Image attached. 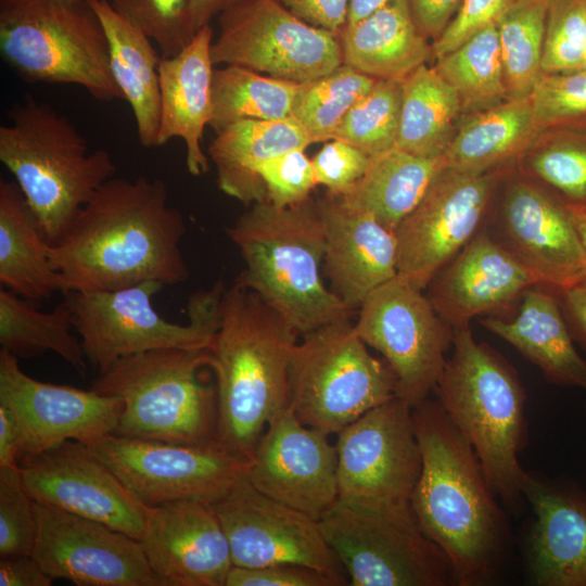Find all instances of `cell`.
<instances>
[{"label":"cell","instance_id":"cell-53","mask_svg":"<svg viewBox=\"0 0 586 586\" xmlns=\"http://www.w3.org/2000/svg\"><path fill=\"white\" fill-rule=\"evenodd\" d=\"M418 29L436 40L456 16L463 0H407Z\"/></svg>","mask_w":586,"mask_h":586},{"label":"cell","instance_id":"cell-8","mask_svg":"<svg viewBox=\"0 0 586 586\" xmlns=\"http://www.w3.org/2000/svg\"><path fill=\"white\" fill-rule=\"evenodd\" d=\"M0 53L27 84L77 85L97 101L125 100L88 0H0Z\"/></svg>","mask_w":586,"mask_h":586},{"label":"cell","instance_id":"cell-38","mask_svg":"<svg viewBox=\"0 0 586 586\" xmlns=\"http://www.w3.org/2000/svg\"><path fill=\"white\" fill-rule=\"evenodd\" d=\"M434 68L456 92L464 115L507 100L496 23L436 59Z\"/></svg>","mask_w":586,"mask_h":586},{"label":"cell","instance_id":"cell-22","mask_svg":"<svg viewBox=\"0 0 586 586\" xmlns=\"http://www.w3.org/2000/svg\"><path fill=\"white\" fill-rule=\"evenodd\" d=\"M494 234L539 281L557 290L586 278V257L566 204L524 178L508 182Z\"/></svg>","mask_w":586,"mask_h":586},{"label":"cell","instance_id":"cell-46","mask_svg":"<svg viewBox=\"0 0 586 586\" xmlns=\"http://www.w3.org/2000/svg\"><path fill=\"white\" fill-rule=\"evenodd\" d=\"M530 98L543 130L586 122V69L543 73Z\"/></svg>","mask_w":586,"mask_h":586},{"label":"cell","instance_id":"cell-3","mask_svg":"<svg viewBox=\"0 0 586 586\" xmlns=\"http://www.w3.org/2000/svg\"><path fill=\"white\" fill-rule=\"evenodd\" d=\"M300 334L254 292L225 289L211 347L218 442L252 458L269 421L290 406V365Z\"/></svg>","mask_w":586,"mask_h":586},{"label":"cell","instance_id":"cell-13","mask_svg":"<svg viewBox=\"0 0 586 586\" xmlns=\"http://www.w3.org/2000/svg\"><path fill=\"white\" fill-rule=\"evenodd\" d=\"M214 65H238L304 82L342 64L340 37L313 26L279 0H240L219 15Z\"/></svg>","mask_w":586,"mask_h":586},{"label":"cell","instance_id":"cell-14","mask_svg":"<svg viewBox=\"0 0 586 586\" xmlns=\"http://www.w3.org/2000/svg\"><path fill=\"white\" fill-rule=\"evenodd\" d=\"M336 435L340 500L374 509L410 506L422 455L407 402L394 396Z\"/></svg>","mask_w":586,"mask_h":586},{"label":"cell","instance_id":"cell-52","mask_svg":"<svg viewBox=\"0 0 586 586\" xmlns=\"http://www.w3.org/2000/svg\"><path fill=\"white\" fill-rule=\"evenodd\" d=\"M552 291L571 336L586 358V278Z\"/></svg>","mask_w":586,"mask_h":586},{"label":"cell","instance_id":"cell-45","mask_svg":"<svg viewBox=\"0 0 586 586\" xmlns=\"http://www.w3.org/2000/svg\"><path fill=\"white\" fill-rule=\"evenodd\" d=\"M36 536L35 500L20 464L0 467V558L31 556Z\"/></svg>","mask_w":586,"mask_h":586},{"label":"cell","instance_id":"cell-33","mask_svg":"<svg viewBox=\"0 0 586 586\" xmlns=\"http://www.w3.org/2000/svg\"><path fill=\"white\" fill-rule=\"evenodd\" d=\"M542 131L530 97L466 114L445 152L446 167L474 174L499 168L525 152Z\"/></svg>","mask_w":586,"mask_h":586},{"label":"cell","instance_id":"cell-41","mask_svg":"<svg viewBox=\"0 0 586 586\" xmlns=\"http://www.w3.org/2000/svg\"><path fill=\"white\" fill-rule=\"evenodd\" d=\"M403 79H378L347 112L332 139L345 141L370 157L394 149L400 123Z\"/></svg>","mask_w":586,"mask_h":586},{"label":"cell","instance_id":"cell-4","mask_svg":"<svg viewBox=\"0 0 586 586\" xmlns=\"http://www.w3.org/2000/svg\"><path fill=\"white\" fill-rule=\"evenodd\" d=\"M244 268L234 283L257 294L303 335L352 318L322 280L324 228L317 199L254 203L228 228Z\"/></svg>","mask_w":586,"mask_h":586},{"label":"cell","instance_id":"cell-18","mask_svg":"<svg viewBox=\"0 0 586 586\" xmlns=\"http://www.w3.org/2000/svg\"><path fill=\"white\" fill-rule=\"evenodd\" d=\"M211 507L226 533L233 565L302 564L344 577L319 522L266 496L247 477Z\"/></svg>","mask_w":586,"mask_h":586},{"label":"cell","instance_id":"cell-2","mask_svg":"<svg viewBox=\"0 0 586 586\" xmlns=\"http://www.w3.org/2000/svg\"><path fill=\"white\" fill-rule=\"evenodd\" d=\"M422 469L410 506L447 557L453 583L484 586L497 576L510 532L473 447L436 399L412 408Z\"/></svg>","mask_w":586,"mask_h":586},{"label":"cell","instance_id":"cell-42","mask_svg":"<svg viewBox=\"0 0 586 586\" xmlns=\"http://www.w3.org/2000/svg\"><path fill=\"white\" fill-rule=\"evenodd\" d=\"M533 151L526 170L566 204L586 205V135L565 133Z\"/></svg>","mask_w":586,"mask_h":586},{"label":"cell","instance_id":"cell-6","mask_svg":"<svg viewBox=\"0 0 586 586\" xmlns=\"http://www.w3.org/2000/svg\"><path fill=\"white\" fill-rule=\"evenodd\" d=\"M0 126V161L14 176L40 231L54 245L80 209L116 173L111 153L89 151L76 126L50 104L26 94Z\"/></svg>","mask_w":586,"mask_h":586},{"label":"cell","instance_id":"cell-1","mask_svg":"<svg viewBox=\"0 0 586 586\" xmlns=\"http://www.w3.org/2000/svg\"><path fill=\"white\" fill-rule=\"evenodd\" d=\"M182 215L168 204L161 179L111 178L80 209L67 233L50 245L62 293L112 291L189 277L180 243Z\"/></svg>","mask_w":586,"mask_h":586},{"label":"cell","instance_id":"cell-43","mask_svg":"<svg viewBox=\"0 0 586 586\" xmlns=\"http://www.w3.org/2000/svg\"><path fill=\"white\" fill-rule=\"evenodd\" d=\"M586 0H547L543 73L585 68Z\"/></svg>","mask_w":586,"mask_h":586},{"label":"cell","instance_id":"cell-37","mask_svg":"<svg viewBox=\"0 0 586 586\" xmlns=\"http://www.w3.org/2000/svg\"><path fill=\"white\" fill-rule=\"evenodd\" d=\"M298 85L238 65L214 68L208 126L216 133L243 119L290 117Z\"/></svg>","mask_w":586,"mask_h":586},{"label":"cell","instance_id":"cell-12","mask_svg":"<svg viewBox=\"0 0 586 586\" xmlns=\"http://www.w3.org/2000/svg\"><path fill=\"white\" fill-rule=\"evenodd\" d=\"M355 329L382 355L396 379V396L412 408L434 391L453 347L455 330L434 310L423 290L397 273L358 308Z\"/></svg>","mask_w":586,"mask_h":586},{"label":"cell","instance_id":"cell-48","mask_svg":"<svg viewBox=\"0 0 586 586\" xmlns=\"http://www.w3.org/2000/svg\"><path fill=\"white\" fill-rule=\"evenodd\" d=\"M318 184L332 194H343L367 171L370 156L358 148L339 140L327 141L311 160Z\"/></svg>","mask_w":586,"mask_h":586},{"label":"cell","instance_id":"cell-9","mask_svg":"<svg viewBox=\"0 0 586 586\" xmlns=\"http://www.w3.org/2000/svg\"><path fill=\"white\" fill-rule=\"evenodd\" d=\"M165 285L146 281L112 291L65 294L75 333L99 373L135 354L161 349H211L219 323L220 300L226 289L218 280L188 302L187 324L174 323L153 307L152 298Z\"/></svg>","mask_w":586,"mask_h":586},{"label":"cell","instance_id":"cell-16","mask_svg":"<svg viewBox=\"0 0 586 586\" xmlns=\"http://www.w3.org/2000/svg\"><path fill=\"white\" fill-rule=\"evenodd\" d=\"M502 177L498 168L481 174L443 169L394 231L398 273L424 291L483 229Z\"/></svg>","mask_w":586,"mask_h":586},{"label":"cell","instance_id":"cell-27","mask_svg":"<svg viewBox=\"0 0 586 586\" xmlns=\"http://www.w3.org/2000/svg\"><path fill=\"white\" fill-rule=\"evenodd\" d=\"M213 29L200 28L191 41L174 56L158 63L161 118L157 146L173 138L186 145V166L193 176L209 169L201 141L212 113L211 89L214 63L211 55Z\"/></svg>","mask_w":586,"mask_h":586},{"label":"cell","instance_id":"cell-35","mask_svg":"<svg viewBox=\"0 0 586 586\" xmlns=\"http://www.w3.org/2000/svg\"><path fill=\"white\" fill-rule=\"evenodd\" d=\"M461 114L456 92L434 66H419L403 79L402 113L395 148L425 157L445 155Z\"/></svg>","mask_w":586,"mask_h":586},{"label":"cell","instance_id":"cell-7","mask_svg":"<svg viewBox=\"0 0 586 586\" xmlns=\"http://www.w3.org/2000/svg\"><path fill=\"white\" fill-rule=\"evenodd\" d=\"M211 349L161 348L115 361L93 380L123 407L114 434L187 445L218 442L216 383L204 377Z\"/></svg>","mask_w":586,"mask_h":586},{"label":"cell","instance_id":"cell-19","mask_svg":"<svg viewBox=\"0 0 586 586\" xmlns=\"http://www.w3.org/2000/svg\"><path fill=\"white\" fill-rule=\"evenodd\" d=\"M33 557L55 578L78 586H162L140 540L103 523L35 501Z\"/></svg>","mask_w":586,"mask_h":586},{"label":"cell","instance_id":"cell-44","mask_svg":"<svg viewBox=\"0 0 586 586\" xmlns=\"http://www.w3.org/2000/svg\"><path fill=\"white\" fill-rule=\"evenodd\" d=\"M113 8L154 41L162 56L179 53L196 34L188 0H111Z\"/></svg>","mask_w":586,"mask_h":586},{"label":"cell","instance_id":"cell-54","mask_svg":"<svg viewBox=\"0 0 586 586\" xmlns=\"http://www.w3.org/2000/svg\"><path fill=\"white\" fill-rule=\"evenodd\" d=\"M52 581L33 556L0 558V586H50Z\"/></svg>","mask_w":586,"mask_h":586},{"label":"cell","instance_id":"cell-30","mask_svg":"<svg viewBox=\"0 0 586 586\" xmlns=\"http://www.w3.org/2000/svg\"><path fill=\"white\" fill-rule=\"evenodd\" d=\"M342 63L377 79H403L432 56L407 0H394L340 35Z\"/></svg>","mask_w":586,"mask_h":586},{"label":"cell","instance_id":"cell-11","mask_svg":"<svg viewBox=\"0 0 586 586\" xmlns=\"http://www.w3.org/2000/svg\"><path fill=\"white\" fill-rule=\"evenodd\" d=\"M318 522L353 586L454 585L447 557L411 506L374 509L339 499Z\"/></svg>","mask_w":586,"mask_h":586},{"label":"cell","instance_id":"cell-60","mask_svg":"<svg viewBox=\"0 0 586 586\" xmlns=\"http://www.w3.org/2000/svg\"><path fill=\"white\" fill-rule=\"evenodd\" d=\"M586 409V408H585Z\"/></svg>","mask_w":586,"mask_h":586},{"label":"cell","instance_id":"cell-47","mask_svg":"<svg viewBox=\"0 0 586 586\" xmlns=\"http://www.w3.org/2000/svg\"><path fill=\"white\" fill-rule=\"evenodd\" d=\"M305 150H293L263 163L257 174L267 201L277 207H288L308 200L318 184L311 160Z\"/></svg>","mask_w":586,"mask_h":586},{"label":"cell","instance_id":"cell-23","mask_svg":"<svg viewBox=\"0 0 586 586\" xmlns=\"http://www.w3.org/2000/svg\"><path fill=\"white\" fill-rule=\"evenodd\" d=\"M140 543L162 586H226L233 566L226 533L208 504L149 507Z\"/></svg>","mask_w":586,"mask_h":586},{"label":"cell","instance_id":"cell-25","mask_svg":"<svg viewBox=\"0 0 586 586\" xmlns=\"http://www.w3.org/2000/svg\"><path fill=\"white\" fill-rule=\"evenodd\" d=\"M537 278L486 229H482L430 281L424 293L454 330L480 315L509 307Z\"/></svg>","mask_w":586,"mask_h":586},{"label":"cell","instance_id":"cell-5","mask_svg":"<svg viewBox=\"0 0 586 586\" xmlns=\"http://www.w3.org/2000/svg\"><path fill=\"white\" fill-rule=\"evenodd\" d=\"M453 353L434 388L436 400L469 441L502 504L518 510L526 472V394L515 369L470 329L455 330Z\"/></svg>","mask_w":586,"mask_h":586},{"label":"cell","instance_id":"cell-50","mask_svg":"<svg viewBox=\"0 0 586 586\" xmlns=\"http://www.w3.org/2000/svg\"><path fill=\"white\" fill-rule=\"evenodd\" d=\"M515 0H463L456 16L434 40L432 56L436 59L457 49L485 26L496 23Z\"/></svg>","mask_w":586,"mask_h":586},{"label":"cell","instance_id":"cell-32","mask_svg":"<svg viewBox=\"0 0 586 586\" xmlns=\"http://www.w3.org/2000/svg\"><path fill=\"white\" fill-rule=\"evenodd\" d=\"M50 245L18 184L1 179V286L33 301L62 292V278L50 260Z\"/></svg>","mask_w":586,"mask_h":586},{"label":"cell","instance_id":"cell-59","mask_svg":"<svg viewBox=\"0 0 586 586\" xmlns=\"http://www.w3.org/2000/svg\"><path fill=\"white\" fill-rule=\"evenodd\" d=\"M584 62H585V69H586V49H585V54H584Z\"/></svg>","mask_w":586,"mask_h":586},{"label":"cell","instance_id":"cell-51","mask_svg":"<svg viewBox=\"0 0 586 586\" xmlns=\"http://www.w3.org/2000/svg\"><path fill=\"white\" fill-rule=\"evenodd\" d=\"M304 22L340 37L345 28L349 0H279Z\"/></svg>","mask_w":586,"mask_h":586},{"label":"cell","instance_id":"cell-24","mask_svg":"<svg viewBox=\"0 0 586 586\" xmlns=\"http://www.w3.org/2000/svg\"><path fill=\"white\" fill-rule=\"evenodd\" d=\"M524 500L533 511L526 569L537 586H586V491L566 479L526 472Z\"/></svg>","mask_w":586,"mask_h":586},{"label":"cell","instance_id":"cell-26","mask_svg":"<svg viewBox=\"0 0 586 586\" xmlns=\"http://www.w3.org/2000/svg\"><path fill=\"white\" fill-rule=\"evenodd\" d=\"M317 201L324 228L322 273L332 293L354 313L398 273L396 235L336 194L328 192Z\"/></svg>","mask_w":586,"mask_h":586},{"label":"cell","instance_id":"cell-36","mask_svg":"<svg viewBox=\"0 0 586 586\" xmlns=\"http://www.w3.org/2000/svg\"><path fill=\"white\" fill-rule=\"evenodd\" d=\"M73 331L66 300L51 311H41L20 295L4 288L0 290V345L18 359L52 352L85 375L88 360L79 336Z\"/></svg>","mask_w":586,"mask_h":586},{"label":"cell","instance_id":"cell-21","mask_svg":"<svg viewBox=\"0 0 586 586\" xmlns=\"http://www.w3.org/2000/svg\"><path fill=\"white\" fill-rule=\"evenodd\" d=\"M246 477L266 496L319 521L339 500L335 444L289 406L267 424Z\"/></svg>","mask_w":586,"mask_h":586},{"label":"cell","instance_id":"cell-49","mask_svg":"<svg viewBox=\"0 0 586 586\" xmlns=\"http://www.w3.org/2000/svg\"><path fill=\"white\" fill-rule=\"evenodd\" d=\"M346 578L302 564H276L259 568L233 565L226 586H340Z\"/></svg>","mask_w":586,"mask_h":586},{"label":"cell","instance_id":"cell-57","mask_svg":"<svg viewBox=\"0 0 586 586\" xmlns=\"http://www.w3.org/2000/svg\"><path fill=\"white\" fill-rule=\"evenodd\" d=\"M394 0H349L347 21L351 26Z\"/></svg>","mask_w":586,"mask_h":586},{"label":"cell","instance_id":"cell-56","mask_svg":"<svg viewBox=\"0 0 586 586\" xmlns=\"http://www.w3.org/2000/svg\"><path fill=\"white\" fill-rule=\"evenodd\" d=\"M240 0H188L191 25L196 33L208 25L213 17Z\"/></svg>","mask_w":586,"mask_h":586},{"label":"cell","instance_id":"cell-15","mask_svg":"<svg viewBox=\"0 0 586 586\" xmlns=\"http://www.w3.org/2000/svg\"><path fill=\"white\" fill-rule=\"evenodd\" d=\"M90 449L148 507L179 500L212 505L251 466L219 442L187 445L111 434Z\"/></svg>","mask_w":586,"mask_h":586},{"label":"cell","instance_id":"cell-17","mask_svg":"<svg viewBox=\"0 0 586 586\" xmlns=\"http://www.w3.org/2000/svg\"><path fill=\"white\" fill-rule=\"evenodd\" d=\"M0 405L9 408L21 435V459L65 441L93 447L114 434L122 400L97 391L39 381L18 358L0 351Z\"/></svg>","mask_w":586,"mask_h":586},{"label":"cell","instance_id":"cell-55","mask_svg":"<svg viewBox=\"0 0 586 586\" xmlns=\"http://www.w3.org/2000/svg\"><path fill=\"white\" fill-rule=\"evenodd\" d=\"M21 435L13 412L0 405V467L18 466Z\"/></svg>","mask_w":586,"mask_h":586},{"label":"cell","instance_id":"cell-28","mask_svg":"<svg viewBox=\"0 0 586 586\" xmlns=\"http://www.w3.org/2000/svg\"><path fill=\"white\" fill-rule=\"evenodd\" d=\"M480 323L536 366L547 382L586 392V358L575 347L552 290H526L513 319L487 317Z\"/></svg>","mask_w":586,"mask_h":586},{"label":"cell","instance_id":"cell-40","mask_svg":"<svg viewBox=\"0 0 586 586\" xmlns=\"http://www.w3.org/2000/svg\"><path fill=\"white\" fill-rule=\"evenodd\" d=\"M348 65L298 85L291 116L307 131L314 143L332 140L347 112L377 82Z\"/></svg>","mask_w":586,"mask_h":586},{"label":"cell","instance_id":"cell-31","mask_svg":"<svg viewBox=\"0 0 586 586\" xmlns=\"http://www.w3.org/2000/svg\"><path fill=\"white\" fill-rule=\"evenodd\" d=\"M104 27L113 76L129 103L139 141L157 146L161 118L158 63L152 40L119 14L109 0H88Z\"/></svg>","mask_w":586,"mask_h":586},{"label":"cell","instance_id":"cell-39","mask_svg":"<svg viewBox=\"0 0 586 586\" xmlns=\"http://www.w3.org/2000/svg\"><path fill=\"white\" fill-rule=\"evenodd\" d=\"M547 0H515L496 21L507 100L528 98L540 75Z\"/></svg>","mask_w":586,"mask_h":586},{"label":"cell","instance_id":"cell-58","mask_svg":"<svg viewBox=\"0 0 586 586\" xmlns=\"http://www.w3.org/2000/svg\"><path fill=\"white\" fill-rule=\"evenodd\" d=\"M566 207L586 257V205L566 204Z\"/></svg>","mask_w":586,"mask_h":586},{"label":"cell","instance_id":"cell-20","mask_svg":"<svg viewBox=\"0 0 586 586\" xmlns=\"http://www.w3.org/2000/svg\"><path fill=\"white\" fill-rule=\"evenodd\" d=\"M20 468L35 501L103 523L140 540L149 507L90 447L65 441L23 458Z\"/></svg>","mask_w":586,"mask_h":586},{"label":"cell","instance_id":"cell-29","mask_svg":"<svg viewBox=\"0 0 586 586\" xmlns=\"http://www.w3.org/2000/svg\"><path fill=\"white\" fill-rule=\"evenodd\" d=\"M314 141L292 116L282 119H243L216 132L208 155L217 170V183L227 195L245 206L267 200L257 174L266 161Z\"/></svg>","mask_w":586,"mask_h":586},{"label":"cell","instance_id":"cell-10","mask_svg":"<svg viewBox=\"0 0 586 586\" xmlns=\"http://www.w3.org/2000/svg\"><path fill=\"white\" fill-rule=\"evenodd\" d=\"M396 396L385 360L370 354L349 319L302 335L290 365V406L306 425L331 435Z\"/></svg>","mask_w":586,"mask_h":586},{"label":"cell","instance_id":"cell-34","mask_svg":"<svg viewBox=\"0 0 586 586\" xmlns=\"http://www.w3.org/2000/svg\"><path fill=\"white\" fill-rule=\"evenodd\" d=\"M445 168V155L425 157L394 148L370 157L365 175L339 196L395 231Z\"/></svg>","mask_w":586,"mask_h":586}]
</instances>
